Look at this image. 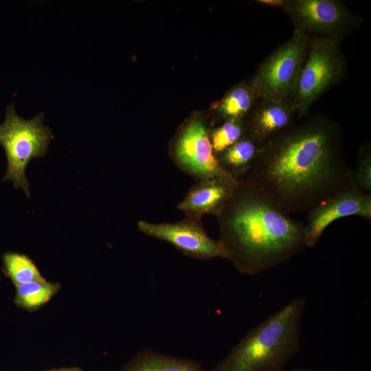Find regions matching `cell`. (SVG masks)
Returning a JSON list of instances; mask_svg holds the SVG:
<instances>
[{
  "instance_id": "15",
  "label": "cell",
  "mask_w": 371,
  "mask_h": 371,
  "mask_svg": "<svg viewBox=\"0 0 371 371\" xmlns=\"http://www.w3.org/2000/svg\"><path fill=\"white\" fill-rule=\"evenodd\" d=\"M260 98L250 84L240 83L232 88L215 106L217 114L223 120L245 117L255 107Z\"/></svg>"
},
{
  "instance_id": "7",
  "label": "cell",
  "mask_w": 371,
  "mask_h": 371,
  "mask_svg": "<svg viewBox=\"0 0 371 371\" xmlns=\"http://www.w3.org/2000/svg\"><path fill=\"white\" fill-rule=\"evenodd\" d=\"M309 37L294 32L258 67L250 84L260 99L291 98L308 46Z\"/></svg>"
},
{
  "instance_id": "6",
  "label": "cell",
  "mask_w": 371,
  "mask_h": 371,
  "mask_svg": "<svg viewBox=\"0 0 371 371\" xmlns=\"http://www.w3.org/2000/svg\"><path fill=\"white\" fill-rule=\"evenodd\" d=\"M282 9L294 32L339 43L363 23V19L339 0H285Z\"/></svg>"
},
{
  "instance_id": "3",
  "label": "cell",
  "mask_w": 371,
  "mask_h": 371,
  "mask_svg": "<svg viewBox=\"0 0 371 371\" xmlns=\"http://www.w3.org/2000/svg\"><path fill=\"white\" fill-rule=\"evenodd\" d=\"M305 299H293L247 333L213 371H282L300 349Z\"/></svg>"
},
{
  "instance_id": "17",
  "label": "cell",
  "mask_w": 371,
  "mask_h": 371,
  "mask_svg": "<svg viewBox=\"0 0 371 371\" xmlns=\"http://www.w3.org/2000/svg\"><path fill=\"white\" fill-rule=\"evenodd\" d=\"M3 270L16 286L45 280L32 260L27 255L20 253H4Z\"/></svg>"
},
{
  "instance_id": "11",
  "label": "cell",
  "mask_w": 371,
  "mask_h": 371,
  "mask_svg": "<svg viewBox=\"0 0 371 371\" xmlns=\"http://www.w3.org/2000/svg\"><path fill=\"white\" fill-rule=\"evenodd\" d=\"M237 182L227 177L198 180L178 203L177 208L188 217L202 218L205 214L217 216L231 197Z\"/></svg>"
},
{
  "instance_id": "16",
  "label": "cell",
  "mask_w": 371,
  "mask_h": 371,
  "mask_svg": "<svg viewBox=\"0 0 371 371\" xmlns=\"http://www.w3.org/2000/svg\"><path fill=\"white\" fill-rule=\"evenodd\" d=\"M60 284L43 280L16 286L15 304L29 311L36 310L48 302L60 289Z\"/></svg>"
},
{
  "instance_id": "20",
  "label": "cell",
  "mask_w": 371,
  "mask_h": 371,
  "mask_svg": "<svg viewBox=\"0 0 371 371\" xmlns=\"http://www.w3.org/2000/svg\"><path fill=\"white\" fill-rule=\"evenodd\" d=\"M284 1L285 0H258L256 1L263 6L282 8Z\"/></svg>"
},
{
  "instance_id": "10",
  "label": "cell",
  "mask_w": 371,
  "mask_h": 371,
  "mask_svg": "<svg viewBox=\"0 0 371 371\" xmlns=\"http://www.w3.org/2000/svg\"><path fill=\"white\" fill-rule=\"evenodd\" d=\"M349 216H359L370 221L371 193L352 189L308 210L305 225L306 247H315L330 224Z\"/></svg>"
},
{
  "instance_id": "13",
  "label": "cell",
  "mask_w": 371,
  "mask_h": 371,
  "mask_svg": "<svg viewBox=\"0 0 371 371\" xmlns=\"http://www.w3.org/2000/svg\"><path fill=\"white\" fill-rule=\"evenodd\" d=\"M261 146L246 134L216 157L223 169L239 181L244 179L253 167Z\"/></svg>"
},
{
  "instance_id": "1",
  "label": "cell",
  "mask_w": 371,
  "mask_h": 371,
  "mask_svg": "<svg viewBox=\"0 0 371 371\" xmlns=\"http://www.w3.org/2000/svg\"><path fill=\"white\" fill-rule=\"evenodd\" d=\"M259 186L284 212H308L355 189L344 155L341 125L317 112L262 144L243 179Z\"/></svg>"
},
{
  "instance_id": "4",
  "label": "cell",
  "mask_w": 371,
  "mask_h": 371,
  "mask_svg": "<svg viewBox=\"0 0 371 371\" xmlns=\"http://www.w3.org/2000/svg\"><path fill=\"white\" fill-rule=\"evenodd\" d=\"M341 43L322 37H309L307 52L291 100L299 119L307 117L311 106L347 74Z\"/></svg>"
},
{
  "instance_id": "8",
  "label": "cell",
  "mask_w": 371,
  "mask_h": 371,
  "mask_svg": "<svg viewBox=\"0 0 371 371\" xmlns=\"http://www.w3.org/2000/svg\"><path fill=\"white\" fill-rule=\"evenodd\" d=\"M171 157L180 170L196 181L211 177H232L221 167L212 148L209 129L199 118H191L181 127L173 142Z\"/></svg>"
},
{
  "instance_id": "18",
  "label": "cell",
  "mask_w": 371,
  "mask_h": 371,
  "mask_svg": "<svg viewBox=\"0 0 371 371\" xmlns=\"http://www.w3.org/2000/svg\"><path fill=\"white\" fill-rule=\"evenodd\" d=\"M246 135L244 120L227 119L210 132L214 153L217 157Z\"/></svg>"
},
{
  "instance_id": "22",
  "label": "cell",
  "mask_w": 371,
  "mask_h": 371,
  "mask_svg": "<svg viewBox=\"0 0 371 371\" xmlns=\"http://www.w3.org/2000/svg\"><path fill=\"white\" fill-rule=\"evenodd\" d=\"M282 371H285V370H282ZM289 371H314V370L312 369H308V368H297V369H293Z\"/></svg>"
},
{
  "instance_id": "12",
  "label": "cell",
  "mask_w": 371,
  "mask_h": 371,
  "mask_svg": "<svg viewBox=\"0 0 371 371\" xmlns=\"http://www.w3.org/2000/svg\"><path fill=\"white\" fill-rule=\"evenodd\" d=\"M297 116L289 99H260L245 117L246 134L261 145L287 130Z\"/></svg>"
},
{
  "instance_id": "2",
  "label": "cell",
  "mask_w": 371,
  "mask_h": 371,
  "mask_svg": "<svg viewBox=\"0 0 371 371\" xmlns=\"http://www.w3.org/2000/svg\"><path fill=\"white\" fill-rule=\"evenodd\" d=\"M227 260L241 273L256 275L303 251L305 224L280 210L254 183L238 181L216 216Z\"/></svg>"
},
{
  "instance_id": "19",
  "label": "cell",
  "mask_w": 371,
  "mask_h": 371,
  "mask_svg": "<svg viewBox=\"0 0 371 371\" xmlns=\"http://www.w3.org/2000/svg\"><path fill=\"white\" fill-rule=\"evenodd\" d=\"M354 188L371 193V145H362L357 154L355 168L352 169Z\"/></svg>"
},
{
  "instance_id": "21",
  "label": "cell",
  "mask_w": 371,
  "mask_h": 371,
  "mask_svg": "<svg viewBox=\"0 0 371 371\" xmlns=\"http://www.w3.org/2000/svg\"><path fill=\"white\" fill-rule=\"evenodd\" d=\"M48 371H80L78 369H67V368H65V369H58V370H48Z\"/></svg>"
},
{
  "instance_id": "14",
  "label": "cell",
  "mask_w": 371,
  "mask_h": 371,
  "mask_svg": "<svg viewBox=\"0 0 371 371\" xmlns=\"http://www.w3.org/2000/svg\"><path fill=\"white\" fill-rule=\"evenodd\" d=\"M122 371H203V367L194 359L146 349L138 352Z\"/></svg>"
},
{
  "instance_id": "5",
  "label": "cell",
  "mask_w": 371,
  "mask_h": 371,
  "mask_svg": "<svg viewBox=\"0 0 371 371\" xmlns=\"http://www.w3.org/2000/svg\"><path fill=\"white\" fill-rule=\"evenodd\" d=\"M44 113L25 120L18 115L14 104L6 109L5 117L0 125V144L7 159V170L3 181H12L30 197V183L25 175L30 161L43 157L52 138V132L43 124Z\"/></svg>"
},
{
  "instance_id": "9",
  "label": "cell",
  "mask_w": 371,
  "mask_h": 371,
  "mask_svg": "<svg viewBox=\"0 0 371 371\" xmlns=\"http://www.w3.org/2000/svg\"><path fill=\"white\" fill-rule=\"evenodd\" d=\"M138 230L146 236L166 241L188 257L199 260L222 258L227 253L221 240L206 232L202 218L185 216L175 223H150L139 221Z\"/></svg>"
}]
</instances>
